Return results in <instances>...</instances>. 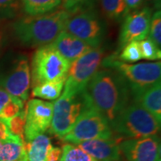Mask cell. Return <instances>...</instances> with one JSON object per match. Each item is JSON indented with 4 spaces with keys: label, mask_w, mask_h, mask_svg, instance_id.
Returning <instances> with one entry per match:
<instances>
[{
    "label": "cell",
    "mask_w": 161,
    "mask_h": 161,
    "mask_svg": "<svg viewBox=\"0 0 161 161\" xmlns=\"http://www.w3.org/2000/svg\"><path fill=\"white\" fill-rule=\"evenodd\" d=\"M24 142L44 133L50 127L53 115V103L41 99H31L26 108Z\"/></svg>",
    "instance_id": "cell-10"
},
{
    "label": "cell",
    "mask_w": 161,
    "mask_h": 161,
    "mask_svg": "<svg viewBox=\"0 0 161 161\" xmlns=\"http://www.w3.org/2000/svg\"><path fill=\"white\" fill-rule=\"evenodd\" d=\"M1 46H2V34L0 32V49H1Z\"/></svg>",
    "instance_id": "cell-35"
},
{
    "label": "cell",
    "mask_w": 161,
    "mask_h": 161,
    "mask_svg": "<svg viewBox=\"0 0 161 161\" xmlns=\"http://www.w3.org/2000/svg\"><path fill=\"white\" fill-rule=\"evenodd\" d=\"M26 124V110L23 109L19 114L14 116L10 120L6 122V125L10 130V132L21 139L24 136V128Z\"/></svg>",
    "instance_id": "cell-26"
},
{
    "label": "cell",
    "mask_w": 161,
    "mask_h": 161,
    "mask_svg": "<svg viewBox=\"0 0 161 161\" xmlns=\"http://www.w3.org/2000/svg\"><path fill=\"white\" fill-rule=\"evenodd\" d=\"M98 161H120L119 144L115 140H91L76 145Z\"/></svg>",
    "instance_id": "cell-14"
},
{
    "label": "cell",
    "mask_w": 161,
    "mask_h": 161,
    "mask_svg": "<svg viewBox=\"0 0 161 161\" xmlns=\"http://www.w3.org/2000/svg\"><path fill=\"white\" fill-rule=\"evenodd\" d=\"M151 9L143 7L127 14L121 29L119 44L124 47L132 41H141L148 37L150 31Z\"/></svg>",
    "instance_id": "cell-13"
},
{
    "label": "cell",
    "mask_w": 161,
    "mask_h": 161,
    "mask_svg": "<svg viewBox=\"0 0 161 161\" xmlns=\"http://www.w3.org/2000/svg\"><path fill=\"white\" fill-rule=\"evenodd\" d=\"M28 158L25 142L23 139L13 134L0 142V161H18Z\"/></svg>",
    "instance_id": "cell-17"
},
{
    "label": "cell",
    "mask_w": 161,
    "mask_h": 161,
    "mask_svg": "<svg viewBox=\"0 0 161 161\" xmlns=\"http://www.w3.org/2000/svg\"><path fill=\"white\" fill-rule=\"evenodd\" d=\"M24 103L21 98L14 97L11 98V100L6 104L5 108L1 110L0 112V120L3 122H7L13 118L14 116L19 114L23 109Z\"/></svg>",
    "instance_id": "cell-24"
},
{
    "label": "cell",
    "mask_w": 161,
    "mask_h": 161,
    "mask_svg": "<svg viewBox=\"0 0 161 161\" xmlns=\"http://www.w3.org/2000/svg\"><path fill=\"white\" fill-rule=\"evenodd\" d=\"M157 161H161V160H160V158H158V160H157Z\"/></svg>",
    "instance_id": "cell-37"
},
{
    "label": "cell",
    "mask_w": 161,
    "mask_h": 161,
    "mask_svg": "<svg viewBox=\"0 0 161 161\" xmlns=\"http://www.w3.org/2000/svg\"><path fill=\"white\" fill-rule=\"evenodd\" d=\"M103 57L102 48L92 47L91 50L72 62L64 81L63 94L76 95L84 92L90 80L98 71Z\"/></svg>",
    "instance_id": "cell-7"
},
{
    "label": "cell",
    "mask_w": 161,
    "mask_h": 161,
    "mask_svg": "<svg viewBox=\"0 0 161 161\" xmlns=\"http://www.w3.org/2000/svg\"><path fill=\"white\" fill-rule=\"evenodd\" d=\"M142 59L159 60L161 58V50L149 37L139 41Z\"/></svg>",
    "instance_id": "cell-25"
},
{
    "label": "cell",
    "mask_w": 161,
    "mask_h": 161,
    "mask_svg": "<svg viewBox=\"0 0 161 161\" xmlns=\"http://www.w3.org/2000/svg\"><path fill=\"white\" fill-rule=\"evenodd\" d=\"M64 81L65 80H56L38 84L33 87L31 96L33 98L47 99L49 101L58 99L63 92Z\"/></svg>",
    "instance_id": "cell-19"
},
{
    "label": "cell",
    "mask_w": 161,
    "mask_h": 161,
    "mask_svg": "<svg viewBox=\"0 0 161 161\" xmlns=\"http://www.w3.org/2000/svg\"><path fill=\"white\" fill-rule=\"evenodd\" d=\"M62 154V150L58 147L52 146L47 153L46 161H59Z\"/></svg>",
    "instance_id": "cell-30"
},
{
    "label": "cell",
    "mask_w": 161,
    "mask_h": 161,
    "mask_svg": "<svg viewBox=\"0 0 161 161\" xmlns=\"http://www.w3.org/2000/svg\"><path fill=\"white\" fill-rule=\"evenodd\" d=\"M70 65L69 61L51 44L40 47L35 51L31 62L32 85L65 80Z\"/></svg>",
    "instance_id": "cell-4"
},
{
    "label": "cell",
    "mask_w": 161,
    "mask_h": 161,
    "mask_svg": "<svg viewBox=\"0 0 161 161\" xmlns=\"http://www.w3.org/2000/svg\"><path fill=\"white\" fill-rule=\"evenodd\" d=\"M149 38L160 48L161 46V12L157 10L150 19Z\"/></svg>",
    "instance_id": "cell-28"
},
{
    "label": "cell",
    "mask_w": 161,
    "mask_h": 161,
    "mask_svg": "<svg viewBox=\"0 0 161 161\" xmlns=\"http://www.w3.org/2000/svg\"><path fill=\"white\" fill-rule=\"evenodd\" d=\"M63 0H22L24 12L29 15H39L54 11Z\"/></svg>",
    "instance_id": "cell-20"
},
{
    "label": "cell",
    "mask_w": 161,
    "mask_h": 161,
    "mask_svg": "<svg viewBox=\"0 0 161 161\" xmlns=\"http://www.w3.org/2000/svg\"><path fill=\"white\" fill-rule=\"evenodd\" d=\"M94 0H63L64 9L74 14L81 10H87L93 4Z\"/></svg>",
    "instance_id": "cell-29"
},
{
    "label": "cell",
    "mask_w": 161,
    "mask_h": 161,
    "mask_svg": "<svg viewBox=\"0 0 161 161\" xmlns=\"http://www.w3.org/2000/svg\"><path fill=\"white\" fill-rule=\"evenodd\" d=\"M105 65L118 71L125 79L133 95L153 86L161 80L160 62H147L134 64L110 60Z\"/></svg>",
    "instance_id": "cell-8"
},
{
    "label": "cell",
    "mask_w": 161,
    "mask_h": 161,
    "mask_svg": "<svg viewBox=\"0 0 161 161\" xmlns=\"http://www.w3.org/2000/svg\"><path fill=\"white\" fill-rule=\"evenodd\" d=\"M106 15L113 20H119L128 14L125 0H101Z\"/></svg>",
    "instance_id": "cell-21"
},
{
    "label": "cell",
    "mask_w": 161,
    "mask_h": 161,
    "mask_svg": "<svg viewBox=\"0 0 161 161\" xmlns=\"http://www.w3.org/2000/svg\"><path fill=\"white\" fill-rule=\"evenodd\" d=\"M127 161H157L160 158V142L158 135L127 139L119 144Z\"/></svg>",
    "instance_id": "cell-11"
},
{
    "label": "cell",
    "mask_w": 161,
    "mask_h": 161,
    "mask_svg": "<svg viewBox=\"0 0 161 161\" xmlns=\"http://www.w3.org/2000/svg\"><path fill=\"white\" fill-rule=\"evenodd\" d=\"M134 96V102L141 105L150 112L159 124H161V85L160 81L140 92Z\"/></svg>",
    "instance_id": "cell-16"
},
{
    "label": "cell",
    "mask_w": 161,
    "mask_h": 161,
    "mask_svg": "<svg viewBox=\"0 0 161 161\" xmlns=\"http://www.w3.org/2000/svg\"><path fill=\"white\" fill-rule=\"evenodd\" d=\"M51 147V141L45 133L35 136L30 142H25L28 161H46Z\"/></svg>",
    "instance_id": "cell-18"
},
{
    "label": "cell",
    "mask_w": 161,
    "mask_h": 161,
    "mask_svg": "<svg viewBox=\"0 0 161 161\" xmlns=\"http://www.w3.org/2000/svg\"><path fill=\"white\" fill-rule=\"evenodd\" d=\"M64 31L92 47H98L106 34V26L95 13L87 9L71 14Z\"/></svg>",
    "instance_id": "cell-9"
},
{
    "label": "cell",
    "mask_w": 161,
    "mask_h": 161,
    "mask_svg": "<svg viewBox=\"0 0 161 161\" xmlns=\"http://www.w3.org/2000/svg\"><path fill=\"white\" fill-rule=\"evenodd\" d=\"M21 6L22 0H0V18H14Z\"/></svg>",
    "instance_id": "cell-27"
},
{
    "label": "cell",
    "mask_w": 161,
    "mask_h": 161,
    "mask_svg": "<svg viewBox=\"0 0 161 161\" xmlns=\"http://www.w3.org/2000/svg\"><path fill=\"white\" fill-rule=\"evenodd\" d=\"M144 1L145 0H125L128 13L138 10L139 8L143 5Z\"/></svg>",
    "instance_id": "cell-31"
},
{
    "label": "cell",
    "mask_w": 161,
    "mask_h": 161,
    "mask_svg": "<svg viewBox=\"0 0 161 161\" xmlns=\"http://www.w3.org/2000/svg\"><path fill=\"white\" fill-rule=\"evenodd\" d=\"M112 131H115L125 138H143L158 135L160 124L153 115L134 102L128 104L110 124Z\"/></svg>",
    "instance_id": "cell-3"
},
{
    "label": "cell",
    "mask_w": 161,
    "mask_h": 161,
    "mask_svg": "<svg viewBox=\"0 0 161 161\" xmlns=\"http://www.w3.org/2000/svg\"><path fill=\"white\" fill-rule=\"evenodd\" d=\"M18 161H28V158H25V159H22V160H18Z\"/></svg>",
    "instance_id": "cell-36"
},
{
    "label": "cell",
    "mask_w": 161,
    "mask_h": 161,
    "mask_svg": "<svg viewBox=\"0 0 161 161\" xmlns=\"http://www.w3.org/2000/svg\"><path fill=\"white\" fill-rule=\"evenodd\" d=\"M13 96L10 95L6 91H5L4 89H0V112L5 108L6 104L11 100Z\"/></svg>",
    "instance_id": "cell-32"
},
{
    "label": "cell",
    "mask_w": 161,
    "mask_h": 161,
    "mask_svg": "<svg viewBox=\"0 0 161 161\" xmlns=\"http://www.w3.org/2000/svg\"><path fill=\"white\" fill-rule=\"evenodd\" d=\"M91 103L86 92L76 95L62 94L53 103L50 130L59 138H63L72 130L82 111Z\"/></svg>",
    "instance_id": "cell-6"
},
{
    "label": "cell",
    "mask_w": 161,
    "mask_h": 161,
    "mask_svg": "<svg viewBox=\"0 0 161 161\" xmlns=\"http://www.w3.org/2000/svg\"><path fill=\"white\" fill-rule=\"evenodd\" d=\"M51 45L70 63L91 50L92 47L65 31H61Z\"/></svg>",
    "instance_id": "cell-15"
},
{
    "label": "cell",
    "mask_w": 161,
    "mask_h": 161,
    "mask_svg": "<svg viewBox=\"0 0 161 161\" xmlns=\"http://www.w3.org/2000/svg\"><path fill=\"white\" fill-rule=\"evenodd\" d=\"M59 161H98L73 144H64Z\"/></svg>",
    "instance_id": "cell-22"
},
{
    "label": "cell",
    "mask_w": 161,
    "mask_h": 161,
    "mask_svg": "<svg viewBox=\"0 0 161 161\" xmlns=\"http://www.w3.org/2000/svg\"><path fill=\"white\" fill-rule=\"evenodd\" d=\"M92 105L109 125L129 104L130 88L125 79L115 69L99 70L85 89Z\"/></svg>",
    "instance_id": "cell-1"
},
{
    "label": "cell",
    "mask_w": 161,
    "mask_h": 161,
    "mask_svg": "<svg viewBox=\"0 0 161 161\" xmlns=\"http://www.w3.org/2000/svg\"><path fill=\"white\" fill-rule=\"evenodd\" d=\"M12 134L5 122L0 120V142L7 139Z\"/></svg>",
    "instance_id": "cell-33"
},
{
    "label": "cell",
    "mask_w": 161,
    "mask_h": 161,
    "mask_svg": "<svg viewBox=\"0 0 161 161\" xmlns=\"http://www.w3.org/2000/svg\"><path fill=\"white\" fill-rule=\"evenodd\" d=\"M30 82L29 62L27 58L21 56L14 61L11 69L2 80L1 85L10 95L25 101L29 98Z\"/></svg>",
    "instance_id": "cell-12"
},
{
    "label": "cell",
    "mask_w": 161,
    "mask_h": 161,
    "mask_svg": "<svg viewBox=\"0 0 161 161\" xmlns=\"http://www.w3.org/2000/svg\"><path fill=\"white\" fill-rule=\"evenodd\" d=\"M149 1H150L151 3H153L154 5L156 6V7H160V1L161 0H149Z\"/></svg>",
    "instance_id": "cell-34"
},
{
    "label": "cell",
    "mask_w": 161,
    "mask_h": 161,
    "mask_svg": "<svg viewBox=\"0 0 161 161\" xmlns=\"http://www.w3.org/2000/svg\"><path fill=\"white\" fill-rule=\"evenodd\" d=\"M70 14L64 9L29 15L13 24L14 35L20 42L28 47H42L51 44L58 34L64 31Z\"/></svg>",
    "instance_id": "cell-2"
},
{
    "label": "cell",
    "mask_w": 161,
    "mask_h": 161,
    "mask_svg": "<svg viewBox=\"0 0 161 161\" xmlns=\"http://www.w3.org/2000/svg\"><path fill=\"white\" fill-rule=\"evenodd\" d=\"M118 59L121 62L126 63H135L142 59L139 41H132L125 44L118 56Z\"/></svg>",
    "instance_id": "cell-23"
},
{
    "label": "cell",
    "mask_w": 161,
    "mask_h": 161,
    "mask_svg": "<svg viewBox=\"0 0 161 161\" xmlns=\"http://www.w3.org/2000/svg\"><path fill=\"white\" fill-rule=\"evenodd\" d=\"M112 138L113 131L108 121L90 103L82 111L72 130L62 140L73 145H77L91 140Z\"/></svg>",
    "instance_id": "cell-5"
}]
</instances>
